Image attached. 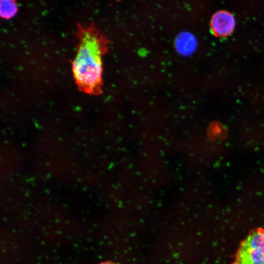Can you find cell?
Segmentation results:
<instances>
[{"mask_svg":"<svg viewBox=\"0 0 264 264\" xmlns=\"http://www.w3.org/2000/svg\"><path fill=\"white\" fill-rule=\"evenodd\" d=\"M79 39L77 51L72 62V69L79 89L90 94L101 93L102 57L108 50V40L91 22L88 25L77 24Z\"/></svg>","mask_w":264,"mask_h":264,"instance_id":"cell-1","label":"cell"},{"mask_svg":"<svg viewBox=\"0 0 264 264\" xmlns=\"http://www.w3.org/2000/svg\"><path fill=\"white\" fill-rule=\"evenodd\" d=\"M232 264H264V229L249 232L241 242Z\"/></svg>","mask_w":264,"mask_h":264,"instance_id":"cell-2","label":"cell"},{"mask_svg":"<svg viewBox=\"0 0 264 264\" xmlns=\"http://www.w3.org/2000/svg\"><path fill=\"white\" fill-rule=\"evenodd\" d=\"M235 19L233 15L227 11H220L212 16L210 27L213 34L218 37H225L230 35L234 29Z\"/></svg>","mask_w":264,"mask_h":264,"instance_id":"cell-3","label":"cell"},{"mask_svg":"<svg viewBox=\"0 0 264 264\" xmlns=\"http://www.w3.org/2000/svg\"><path fill=\"white\" fill-rule=\"evenodd\" d=\"M196 41L194 38L191 35H185L181 36L177 40V48L181 51H183L185 53H191L196 46Z\"/></svg>","mask_w":264,"mask_h":264,"instance_id":"cell-4","label":"cell"},{"mask_svg":"<svg viewBox=\"0 0 264 264\" xmlns=\"http://www.w3.org/2000/svg\"><path fill=\"white\" fill-rule=\"evenodd\" d=\"M0 16L8 19L15 15L17 11V5L14 0L0 1Z\"/></svg>","mask_w":264,"mask_h":264,"instance_id":"cell-5","label":"cell"},{"mask_svg":"<svg viewBox=\"0 0 264 264\" xmlns=\"http://www.w3.org/2000/svg\"><path fill=\"white\" fill-rule=\"evenodd\" d=\"M100 264H117L112 262H105L101 263Z\"/></svg>","mask_w":264,"mask_h":264,"instance_id":"cell-6","label":"cell"}]
</instances>
